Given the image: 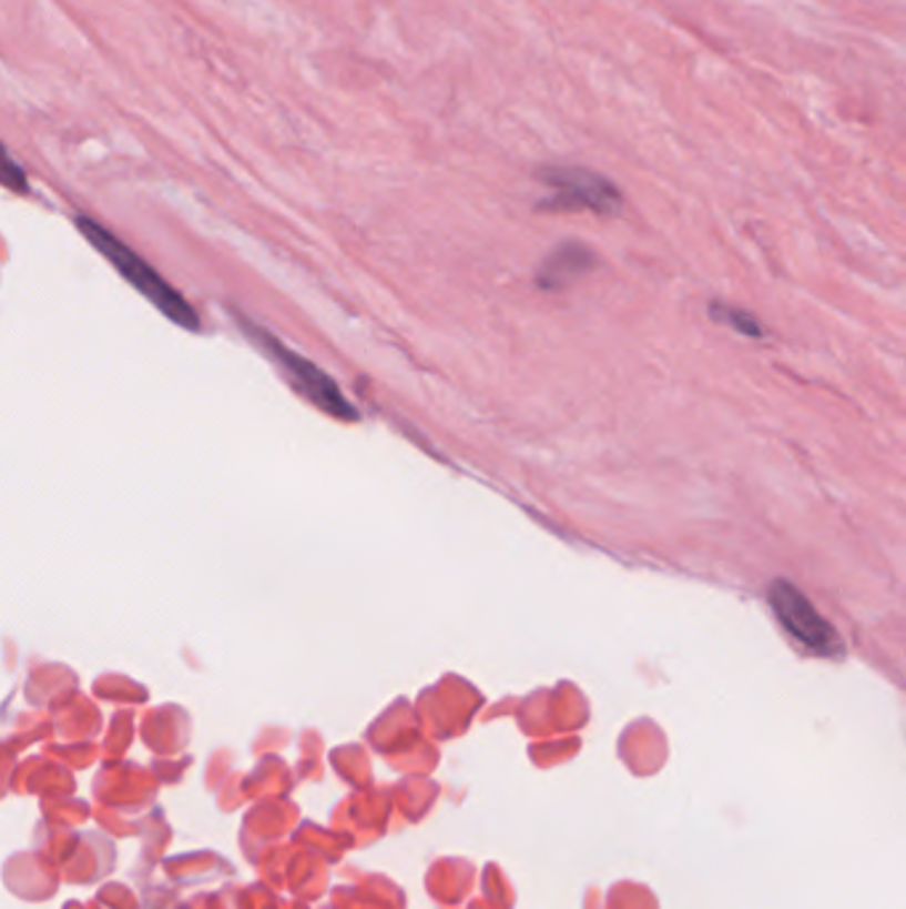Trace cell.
Instances as JSON below:
<instances>
[{
	"label": "cell",
	"instance_id": "5",
	"mask_svg": "<svg viewBox=\"0 0 906 909\" xmlns=\"http://www.w3.org/2000/svg\"><path fill=\"white\" fill-rule=\"evenodd\" d=\"M595 266V253L582 242H563L553 253L542 261L540 272H537V282L546 291H559V287L569 285L582 274H588Z\"/></svg>",
	"mask_w": 906,
	"mask_h": 909
},
{
	"label": "cell",
	"instance_id": "7",
	"mask_svg": "<svg viewBox=\"0 0 906 909\" xmlns=\"http://www.w3.org/2000/svg\"><path fill=\"white\" fill-rule=\"evenodd\" d=\"M0 179H3L6 190L17 192V194H27L30 192V181H27V173L24 168L17 163V160L11 158V152L3 154V171H0Z\"/></svg>",
	"mask_w": 906,
	"mask_h": 909
},
{
	"label": "cell",
	"instance_id": "2",
	"mask_svg": "<svg viewBox=\"0 0 906 909\" xmlns=\"http://www.w3.org/2000/svg\"><path fill=\"white\" fill-rule=\"evenodd\" d=\"M537 179L550 194L540 202V211L572 213L588 211L595 215H620L625 198L612 179L582 165H542Z\"/></svg>",
	"mask_w": 906,
	"mask_h": 909
},
{
	"label": "cell",
	"instance_id": "6",
	"mask_svg": "<svg viewBox=\"0 0 906 909\" xmlns=\"http://www.w3.org/2000/svg\"><path fill=\"white\" fill-rule=\"evenodd\" d=\"M710 316H715L717 322H723V325L736 330V333L750 335V339H761V335H763L761 322H757L753 314H747L740 306H726V303L715 301V303H710Z\"/></svg>",
	"mask_w": 906,
	"mask_h": 909
},
{
	"label": "cell",
	"instance_id": "3",
	"mask_svg": "<svg viewBox=\"0 0 906 909\" xmlns=\"http://www.w3.org/2000/svg\"><path fill=\"white\" fill-rule=\"evenodd\" d=\"M768 604L778 623L784 625V630H787L797 644H803V649H808L811 655L818 657L843 655L841 633L832 628L829 619L824 617L822 612L808 602V596H805L803 590H797L790 580L771 583Z\"/></svg>",
	"mask_w": 906,
	"mask_h": 909
},
{
	"label": "cell",
	"instance_id": "4",
	"mask_svg": "<svg viewBox=\"0 0 906 909\" xmlns=\"http://www.w3.org/2000/svg\"><path fill=\"white\" fill-rule=\"evenodd\" d=\"M240 322H243L245 333L251 335L253 341L258 339L261 346H264L266 352L279 362L282 370L291 375V381L295 383V388H298L301 394H306L308 400L317 404V407H322L325 413H330L335 417H340V421H357V410L346 402V396L340 394V388L335 386L330 375L322 373L317 365H312V362L304 360L301 354H295L287 346H282L274 335H268L264 327L247 322L245 316H240Z\"/></svg>",
	"mask_w": 906,
	"mask_h": 909
},
{
	"label": "cell",
	"instance_id": "1",
	"mask_svg": "<svg viewBox=\"0 0 906 909\" xmlns=\"http://www.w3.org/2000/svg\"><path fill=\"white\" fill-rule=\"evenodd\" d=\"M75 224L80 232H83V238L89 240L91 245L96 248V251L102 253L141 295H144V299H150L167 320H173L176 325L186 330H200V320L197 314H194V309L190 306V301H186L179 291H173V287L167 285V282L160 277L139 253H133L123 240H118L110 229L96 224L89 215H78Z\"/></svg>",
	"mask_w": 906,
	"mask_h": 909
}]
</instances>
